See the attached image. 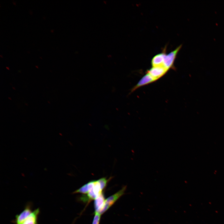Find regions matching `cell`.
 Returning <instances> with one entry per match:
<instances>
[{"instance_id":"cell-2","label":"cell","mask_w":224,"mask_h":224,"mask_svg":"<svg viewBox=\"0 0 224 224\" xmlns=\"http://www.w3.org/2000/svg\"><path fill=\"white\" fill-rule=\"evenodd\" d=\"M33 208L32 202H29L26 204L23 211L17 214L15 218L11 221L13 224H22L32 213Z\"/></svg>"},{"instance_id":"cell-8","label":"cell","mask_w":224,"mask_h":224,"mask_svg":"<svg viewBox=\"0 0 224 224\" xmlns=\"http://www.w3.org/2000/svg\"><path fill=\"white\" fill-rule=\"evenodd\" d=\"M165 54L164 52H163L154 56L151 61L152 67L163 66L164 57Z\"/></svg>"},{"instance_id":"cell-5","label":"cell","mask_w":224,"mask_h":224,"mask_svg":"<svg viewBox=\"0 0 224 224\" xmlns=\"http://www.w3.org/2000/svg\"><path fill=\"white\" fill-rule=\"evenodd\" d=\"M155 80L148 73L144 75L139 81L137 84L131 90V93L138 88L155 81Z\"/></svg>"},{"instance_id":"cell-7","label":"cell","mask_w":224,"mask_h":224,"mask_svg":"<svg viewBox=\"0 0 224 224\" xmlns=\"http://www.w3.org/2000/svg\"><path fill=\"white\" fill-rule=\"evenodd\" d=\"M105 200L103 193L101 194L95 199L94 202L95 213L97 212L99 213L104 206Z\"/></svg>"},{"instance_id":"cell-3","label":"cell","mask_w":224,"mask_h":224,"mask_svg":"<svg viewBox=\"0 0 224 224\" xmlns=\"http://www.w3.org/2000/svg\"><path fill=\"white\" fill-rule=\"evenodd\" d=\"M181 47V45L168 54H165L164 57L163 66L168 70L173 65L177 55Z\"/></svg>"},{"instance_id":"cell-9","label":"cell","mask_w":224,"mask_h":224,"mask_svg":"<svg viewBox=\"0 0 224 224\" xmlns=\"http://www.w3.org/2000/svg\"><path fill=\"white\" fill-rule=\"evenodd\" d=\"M101 215L99 213H95L92 224H99Z\"/></svg>"},{"instance_id":"cell-1","label":"cell","mask_w":224,"mask_h":224,"mask_svg":"<svg viewBox=\"0 0 224 224\" xmlns=\"http://www.w3.org/2000/svg\"><path fill=\"white\" fill-rule=\"evenodd\" d=\"M126 188L127 186H124L120 190L106 199L104 206L99 213L101 215L107 210L118 199L124 194Z\"/></svg>"},{"instance_id":"cell-4","label":"cell","mask_w":224,"mask_h":224,"mask_svg":"<svg viewBox=\"0 0 224 224\" xmlns=\"http://www.w3.org/2000/svg\"><path fill=\"white\" fill-rule=\"evenodd\" d=\"M168 71L163 66L152 67L147 70V73L150 75L156 81L163 76Z\"/></svg>"},{"instance_id":"cell-6","label":"cell","mask_w":224,"mask_h":224,"mask_svg":"<svg viewBox=\"0 0 224 224\" xmlns=\"http://www.w3.org/2000/svg\"><path fill=\"white\" fill-rule=\"evenodd\" d=\"M40 213L39 208L35 209L22 224H38V218Z\"/></svg>"}]
</instances>
